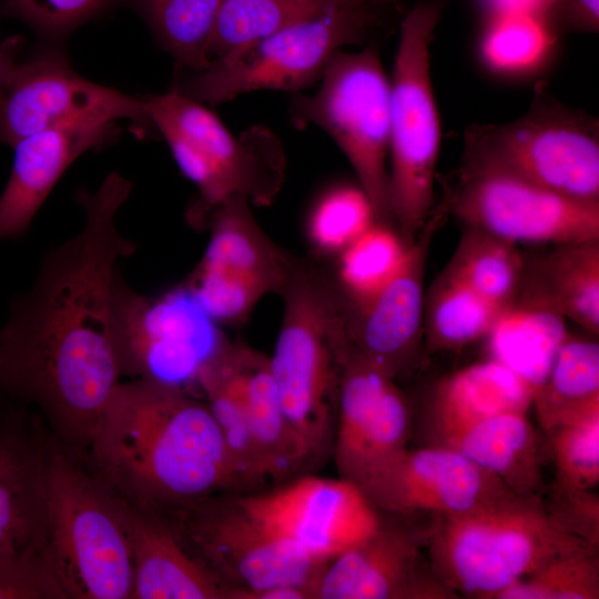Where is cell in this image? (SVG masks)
I'll list each match as a JSON object with an SVG mask.
<instances>
[{
    "label": "cell",
    "mask_w": 599,
    "mask_h": 599,
    "mask_svg": "<svg viewBox=\"0 0 599 599\" xmlns=\"http://www.w3.org/2000/svg\"><path fill=\"white\" fill-rule=\"evenodd\" d=\"M132 182L112 172L81 190V230L43 256L0 328V397L31 410L48 433L85 456L104 407L121 382L113 344L119 264L136 244L116 226Z\"/></svg>",
    "instance_id": "6da1fadb"
},
{
    "label": "cell",
    "mask_w": 599,
    "mask_h": 599,
    "mask_svg": "<svg viewBox=\"0 0 599 599\" xmlns=\"http://www.w3.org/2000/svg\"><path fill=\"white\" fill-rule=\"evenodd\" d=\"M84 460L122 500L164 514L238 489L206 403L148 379L116 385Z\"/></svg>",
    "instance_id": "7a4b0ae2"
},
{
    "label": "cell",
    "mask_w": 599,
    "mask_h": 599,
    "mask_svg": "<svg viewBox=\"0 0 599 599\" xmlns=\"http://www.w3.org/2000/svg\"><path fill=\"white\" fill-rule=\"evenodd\" d=\"M278 293L283 315L270 366L285 417L311 459L333 443L342 362L349 345L346 302L326 270L296 258Z\"/></svg>",
    "instance_id": "3957f363"
},
{
    "label": "cell",
    "mask_w": 599,
    "mask_h": 599,
    "mask_svg": "<svg viewBox=\"0 0 599 599\" xmlns=\"http://www.w3.org/2000/svg\"><path fill=\"white\" fill-rule=\"evenodd\" d=\"M425 541L429 566L447 588L486 599L558 555L591 549L554 521L540 495L435 516Z\"/></svg>",
    "instance_id": "277c9868"
},
{
    "label": "cell",
    "mask_w": 599,
    "mask_h": 599,
    "mask_svg": "<svg viewBox=\"0 0 599 599\" xmlns=\"http://www.w3.org/2000/svg\"><path fill=\"white\" fill-rule=\"evenodd\" d=\"M47 554L68 599H131L132 550L120 501L49 433Z\"/></svg>",
    "instance_id": "5b68a950"
},
{
    "label": "cell",
    "mask_w": 599,
    "mask_h": 599,
    "mask_svg": "<svg viewBox=\"0 0 599 599\" xmlns=\"http://www.w3.org/2000/svg\"><path fill=\"white\" fill-rule=\"evenodd\" d=\"M443 0L416 3L400 23L390 82L388 194L394 227L412 244L435 207L440 120L430 77V43Z\"/></svg>",
    "instance_id": "8992f818"
},
{
    "label": "cell",
    "mask_w": 599,
    "mask_h": 599,
    "mask_svg": "<svg viewBox=\"0 0 599 599\" xmlns=\"http://www.w3.org/2000/svg\"><path fill=\"white\" fill-rule=\"evenodd\" d=\"M460 164L599 202V121L562 104L539 83L520 118L467 128Z\"/></svg>",
    "instance_id": "52a82bcc"
},
{
    "label": "cell",
    "mask_w": 599,
    "mask_h": 599,
    "mask_svg": "<svg viewBox=\"0 0 599 599\" xmlns=\"http://www.w3.org/2000/svg\"><path fill=\"white\" fill-rule=\"evenodd\" d=\"M149 121L163 135L181 172L196 186L187 213L195 226L233 196L265 205L278 191L283 160L265 130L235 138L201 102L177 89L144 99Z\"/></svg>",
    "instance_id": "ba28073f"
},
{
    "label": "cell",
    "mask_w": 599,
    "mask_h": 599,
    "mask_svg": "<svg viewBox=\"0 0 599 599\" xmlns=\"http://www.w3.org/2000/svg\"><path fill=\"white\" fill-rule=\"evenodd\" d=\"M390 82L378 50L337 51L312 95L293 103L298 124L323 129L351 163L377 223L394 227L388 194Z\"/></svg>",
    "instance_id": "9c48e42d"
},
{
    "label": "cell",
    "mask_w": 599,
    "mask_h": 599,
    "mask_svg": "<svg viewBox=\"0 0 599 599\" xmlns=\"http://www.w3.org/2000/svg\"><path fill=\"white\" fill-rule=\"evenodd\" d=\"M374 21L366 3L332 7L210 62L177 90L211 104L260 90H304L319 81L337 51L361 43Z\"/></svg>",
    "instance_id": "30bf717a"
},
{
    "label": "cell",
    "mask_w": 599,
    "mask_h": 599,
    "mask_svg": "<svg viewBox=\"0 0 599 599\" xmlns=\"http://www.w3.org/2000/svg\"><path fill=\"white\" fill-rule=\"evenodd\" d=\"M113 323L121 377L185 390L197 386L203 370L230 342L184 284L148 296L132 288L120 273Z\"/></svg>",
    "instance_id": "8fae6325"
},
{
    "label": "cell",
    "mask_w": 599,
    "mask_h": 599,
    "mask_svg": "<svg viewBox=\"0 0 599 599\" xmlns=\"http://www.w3.org/2000/svg\"><path fill=\"white\" fill-rule=\"evenodd\" d=\"M229 599L281 586L314 587L328 561L313 559L272 532L229 493L166 514Z\"/></svg>",
    "instance_id": "7c38bea8"
},
{
    "label": "cell",
    "mask_w": 599,
    "mask_h": 599,
    "mask_svg": "<svg viewBox=\"0 0 599 599\" xmlns=\"http://www.w3.org/2000/svg\"><path fill=\"white\" fill-rule=\"evenodd\" d=\"M448 215L518 243L599 238V202L582 201L481 167L461 165L441 181Z\"/></svg>",
    "instance_id": "4fadbf2b"
},
{
    "label": "cell",
    "mask_w": 599,
    "mask_h": 599,
    "mask_svg": "<svg viewBox=\"0 0 599 599\" xmlns=\"http://www.w3.org/2000/svg\"><path fill=\"white\" fill-rule=\"evenodd\" d=\"M205 226L209 243L183 284L219 325L236 324L263 296L281 291L294 257L265 234L245 196L215 209Z\"/></svg>",
    "instance_id": "5bb4252c"
},
{
    "label": "cell",
    "mask_w": 599,
    "mask_h": 599,
    "mask_svg": "<svg viewBox=\"0 0 599 599\" xmlns=\"http://www.w3.org/2000/svg\"><path fill=\"white\" fill-rule=\"evenodd\" d=\"M413 416L395 380L349 344L341 368L333 435L338 477L365 491L408 448Z\"/></svg>",
    "instance_id": "9a60e30c"
},
{
    "label": "cell",
    "mask_w": 599,
    "mask_h": 599,
    "mask_svg": "<svg viewBox=\"0 0 599 599\" xmlns=\"http://www.w3.org/2000/svg\"><path fill=\"white\" fill-rule=\"evenodd\" d=\"M272 532L308 557L329 561L379 526V511L353 483L305 475L276 489L237 497Z\"/></svg>",
    "instance_id": "2e32d148"
},
{
    "label": "cell",
    "mask_w": 599,
    "mask_h": 599,
    "mask_svg": "<svg viewBox=\"0 0 599 599\" xmlns=\"http://www.w3.org/2000/svg\"><path fill=\"white\" fill-rule=\"evenodd\" d=\"M149 121L144 99L94 83L57 54L17 63L0 100V143L57 126Z\"/></svg>",
    "instance_id": "e0dca14e"
},
{
    "label": "cell",
    "mask_w": 599,
    "mask_h": 599,
    "mask_svg": "<svg viewBox=\"0 0 599 599\" xmlns=\"http://www.w3.org/2000/svg\"><path fill=\"white\" fill-rule=\"evenodd\" d=\"M447 217L445 205L437 203L397 274L366 300L345 297L346 331L353 349L395 382L418 364L424 348L426 263L430 244Z\"/></svg>",
    "instance_id": "ac0fdd59"
},
{
    "label": "cell",
    "mask_w": 599,
    "mask_h": 599,
    "mask_svg": "<svg viewBox=\"0 0 599 599\" xmlns=\"http://www.w3.org/2000/svg\"><path fill=\"white\" fill-rule=\"evenodd\" d=\"M512 495L497 476L443 445L407 448L365 491L378 511L433 517L463 514Z\"/></svg>",
    "instance_id": "d6986e66"
},
{
    "label": "cell",
    "mask_w": 599,
    "mask_h": 599,
    "mask_svg": "<svg viewBox=\"0 0 599 599\" xmlns=\"http://www.w3.org/2000/svg\"><path fill=\"white\" fill-rule=\"evenodd\" d=\"M420 541L382 520L366 539L326 564L314 599L458 598L435 576Z\"/></svg>",
    "instance_id": "ffe728a7"
},
{
    "label": "cell",
    "mask_w": 599,
    "mask_h": 599,
    "mask_svg": "<svg viewBox=\"0 0 599 599\" xmlns=\"http://www.w3.org/2000/svg\"><path fill=\"white\" fill-rule=\"evenodd\" d=\"M47 535L48 430L0 397V546L45 548Z\"/></svg>",
    "instance_id": "44dd1931"
},
{
    "label": "cell",
    "mask_w": 599,
    "mask_h": 599,
    "mask_svg": "<svg viewBox=\"0 0 599 599\" xmlns=\"http://www.w3.org/2000/svg\"><path fill=\"white\" fill-rule=\"evenodd\" d=\"M118 499L132 550L131 599H229L227 589L193 554L166 514Z\"/></svg>",
    "instance_id": "7402d4cb"
},
{
    "label": "cell",
    "mask_w": 599,
    "mask_h": 599,
    "mask_svg": "<svg viewBox=\"0 0 599 599\" xmlns=\"http://www.w3.org/2000/svg\"><path fill=\"white\" fill-rule=\"evenodd\" d=\"M114 123L51 128L19 140L0 196V242L20 238L70 164L112 135Z\"/></svg>",
    "instance_id": "603a6c76"
},
{
    "label": "cell",
    "mask_w": 599,
    "mask_h": 599,
    "mask_svg": "<svg viewBox=\"0 0 599 599\" xmlns=\"http://www.w3.org/2000/svg\"><path fill=\"white\" fill-rule=\"evenodd\" d=\"M535 256L524 255V271L514 304L545 308L599 334V238L552 244Z\"/></svg>",
    "instance_id": "cb8c5ba5"
},
{
    "label": "cell",
    "mask_w": 599,
    "mask_h": 599,
    "mask_svg": "<svg viewBox=\"0 0 599 599\" xmlns=\"http://www.w3.org/2000/svg\"><path fill=\"white\" fill-rule=\"evenodd\" d=\"M536 389L500 363L471 364L434 389L430 419L441 444L476 423L501 413H527Z\"/></svg>",
    "instance_id": "d4e9b609"
},
{
    "label": "cell",
    "mask_w": 599,
    "mask_h": 599,
    "mask_svg": "<svg viewBox=\"0 0 599 599\" xmlns=\"http://www.w3.org/2000/svg\"><path fill=\"white\" fill-rule=\"evenodd\" d=\"M231 357L267 477L284 478L308 461V457L283 412L270 358L237 343H231Z\"/></svg>",
    "instance_id": "484cf974"
},
{
    "label": "cell",
    "mask_w": 599,
    "mask_h": 599,
    "mask_svg": "<svg viewBox=\"0 0 599 599\" xmlns=\"http://www.w3.org/2000/svg\"><path fill=\"white\" fill-rule=\"evenodd\" d=\"M437 445L461 453L516 495H540L541 448L527 413L494 415Z\"/></svg>",
    "instance_id": "4316f807"
},
{
    "label": "cell",
    "mask_w": 599,
    "mask_h": 599,
    "mask_svg": "<svg viewBox=\"0 0 599 599\" xmlns=\"http://www.w3.org/2000/svg\"><path fill=\"white\" fill-rule=\"evenodd\" d=\"M565 321L552 311L512 304L498 316L485 336L491 359L537 390L569 335Z\"/></svg>",
    "instance_id": "83f0119b"
},
{
    "label": "cell",
    "mask_w": 599,
    "mask_h": 599,
    "mask_svg": "<svg viewBox=\"0 0 599 599\" xmlns=\"http://www.w3.org/2000/svg\"><path fill=\"white\" fill-rule=\"evenodd\" d=\"M532 406L545 430L599 412L598 342L568 335Z\"/></svg>",
    "instance_id": "f1b7e54d"
},
{
    "label": "cell",
    "mask_w": 599,
    "mask_h": 599,
    "mask_svg": "<svg viewBox=\"0 0 599 599\" xmlns=\"http://www.w3.org/2000/svg\"><path fill=\"white\" fill-rule=\"evenodd\" d=\"M202 390L229 451L238 488L268 479L254 443L231 357V342L200 376Z\"/></svg>",
    "instance_id": "f546056e"
},
{
    "label": "cell",
    "mask_w": 599,
    "mask_h": 599,
    "mask_svg": "<svg viewBox=\"0 0 599 599\" xmlns=\"http://www.w3.org/2000/svg\"><path fill=\"white\" fill-rule=\"evenodd\" d=\"M504 311L443 271L425 292V352L458 349L485 337Z\"/></svg>",
    "instance_id": "4dcf8cb0"
},
{
    "label": "cell",
    "mask_w": 599,
    "mask_h": 599,
    "mask_svg": "<svg viewBox=\"0 0 599 599\" xmlns=\"http://www.w3.org/2000/svg\"><path fill=\"white\" fill-rule=\"evenodd\" d=\"M480 62L502 77H525L544 67L558 33L544 12H512L484 18Z\"/></svg>",
    "instance_id": "1f68e13d"
},
{
    "label": "cell",
    "mask_w": 599,
    "mask_h": 599,
    "mask_svg": "<svg viewBox=\"0 0 599 599\" xmlns=\"http://www.w3.org/2000/svg\"><path fill=\"white\" fill-rule=\"evenodd\" d=\"M444 271L489 303L506 309L518 293L524 254L512 242L467 227Z\"/></svg>",
    "instance_id": "d6a6232c"
},
{
    "label": "cell",
    "mask_w": 599,
    "mask_h": 599,
    "mask_svg": "<svg viewBox=\"0 0 599 599\" xmlns=\"http://www.w3.org/2000/svg\"><path fill=\"white\" fill-rule=\"evenodd\" d=\"M329 8L322 0H222L206 49L207 65Z\"/></svg>",
    "instance_id": "836d02e7"
},
{
    "label": "cell",
    "mask_w": 599,
    "mask_h": 599,
    "mask_svg": "<svg viewBox=\"0 0 599 599\" xmlns=\"http://www.w3.org/2000/svg\"><path fill=\"white\" fill-rule=\"evenodd\" d=\"M409 245L395 227L374 223L337 256L341 292L352 302L377 293L400 270Z\"/></svg>",
    "instance_id": "e575fe53"
},
{
    "label": "cell",
    "mask_w": 599,
    "mask_h": 599,
    "mask_svg": "<svg viewBox=\"0 0 599 599\" xmlns=\"http://www.w3.org/2000/svg\"><path fill=\"white\" fill-rule=\"evenodd\" d=\"M222 0H139L148 20L182 67H207L206 49Z\"/></svg>",
    "instance_id": "d590c367"
},
{
    "label": "cell",
    "mask_w": 599,
    "mask_h": 599,
    "mask_svg": "<svg viewBox=\"0 0 599 599\" xmlns=\"http://www.w3.org/2000/svg\"><path fill=\"white\" fill-rule=\"evenodd\" d=\"M376 217L359 185L338 184L322 193L306 220V237L319 256H338L366 232Z\"/></svg>",
    "instance_id": "8d00e7d4"
},
{
    "label": "cell",
    "mask_w": 599,
    "mask_h": 599,
    "mask_svg": "<svg viewBox=\"0 0 599 599\" xmlns=\"http://www.w3.org/2000/svg\"><path fill=\"white\" fill-rule=\"evenodd\" d=\"M598 550L577 549L554 557L494 599H598Z\"/></svg>",
    "instance_id": "74e56055"
},
{
    "label": "cell",
    "mask_w": 599,
    "mask_h": 599,
    "mask_svg": "<svg viewBox=\"0 0 599 599\" xmlns=\"http://www.w3.org/2000/svg\"><path fill=\"white\" fill-rule=\"evenodd\" d=\"M556 481L593 489L599 484V413L558 424L546 430Z\"/></svg>",
    "instance_id": "f35d334b"
},
{
    "label": "cell",
    "mask_w": 599,
    "mask_h": 599,
    "mask_svg": "<svg viewBox=\"0 0 599 599\" xmlns=\"http://www.w3.org/2000/svg\"><path fill=\"white\" fill-rule=\"evenodd\" d=\"M0 599H68L47 547L0 546Z\"/></svg>",
    "instance_id": "ab89813d"
},
{
    "label": "cell",
    "mask_w": 599,
    "mask_h": 599,
    "mask_svg": "<svg viewBox=\"0 0 599 599\" xmlns=\"http://www.w3.org/2000/svg\"><path fill=\"white\" fill-rule=\"evenodd\" d=\"M542 504L554 521L591 549L599 547V497L592 489L555 481Z\"/></svg>",
    "instance_id": "60d3db41"
},
{
    "label": "cell",
    "mask_w": 599,
    "mask_h": 599,
    "mask_svg": "<svg viewBox=\"0 0 599 599\" xmlns=\"http://www.w3.org/2000/svg\"><path fill=\"white\" fill-rule=\"evenodd\" d=\"M110 0H3L11 14L51 34L69 31Z\"/></svg>",
    "instance_id": "b9f144b4"
},
{
    "label": "cell",
    "mask_w": 599,
    "mask_h": 599,
    "mask_svg": "<svg viewBox=\"0 0 599 599\" xmlns=\"http://www.w3.org/2000/svg\"><path fill=\"white\" fill-rule=\"evenodd\" d=\"M546 17L558 32L597 33L599 30V0H558L546 10Z\"/></svg>",
    "instance_id": "7bdbcfd3"
},
{
    "label": "cell",
    "mask_w": 599,
    "mask_h": 599,
    "mask_svg": "<svg viewBox=\"0 0 599 599\" xmlns=\"http://www.w3.org/2000/svg\"><path fill=\"white\" fill-rule=\"evenodd\" d=\"M484 18L512 12H544L539 0H477Z\"/></svg>",
    "instance_id": "ee69618b"
},
{
    "label": "cell",
    "mask_w": 599,
    "mask_h": 599,
    "mask_svg": "<svg viewBox=\"0 0 599 599\" xmlns=\"http://www.w3.org/2000/svg\"><path fill=\"white\" fill-rule=\"evenodd\" d=\"M17 62L11 54L0 45V100L12 78Z\"/></svg>",
    "instance_id": "f6af8a7d"
},
{
    "label": "cell",
    "mask_w": 599,
    "mask_h": 599,
    "mask_svg": "<svg viewBox=\"0 0 599 599\" xmlns=\"http://www.w3.org/2000/svg\"><path fill=\"white\" fill-rule=\"evenodd\" d=\"M325 4L329 7L341 6V4H356V3H366L367 0H322Z\"/></svg>",
    "instance_id": "bcb514c9"
},
{
    "label": "cell",
    "mask_w": 599,
    "mask_h": 599,
    "mask_svg": "<svg viewBox=\"0 0 599 599\" xmlns=\"http://www.w3.org/2000/svg\"><path fill=\"white\" fill-rule=\"evenodd\" d=\"M558 0H539V2L541 3V6L545 8V11L551 6L554 4L555 2H557Z\"/></svg>",
    "instance_id": "7dc6e473"
}]
</instances>
